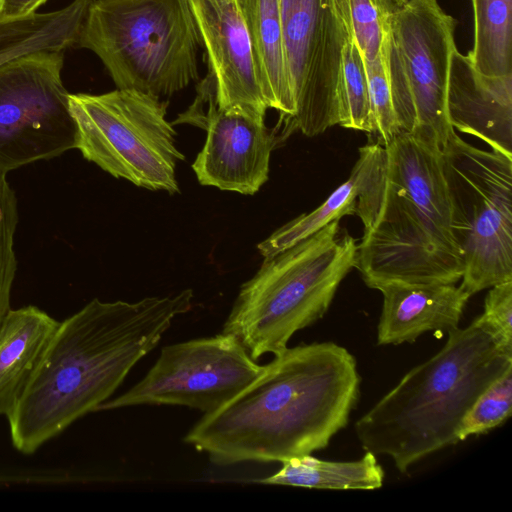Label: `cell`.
<instances>
[{
  "label": "cell",
  "instance_id": "44dd1931",
  "mask_svg": "<svg viewBox=\"0 0 512 512\" xmlns=\"http://www.w3.org/2000/svg\"><path fill=\"white\" fill-rule=\"evenodd\" d=\"M281 463L276 473L255 482L310 489L374 490L383 485L385 476L376 455L370 451L355 461H325L310 454Z\"/></svg>",
  "mask_w": 512,
  "mask_h": 512
},
{
  "label": "cell",
  "instance_id": "4fadbf2b",
  "mask_svg": "<svg viewBox=\"0 0 512 512\" xmlns=\"http://www.w3.org/2000/svg\"><path fill=\"white\" fill-rule=\"evenodd\" d=\"M196 98L207 105L206 111L191 106L174 123L189 122L207 131L192 164L198 182L254 195L269 179L271 153L278 141L275 130L265 125L266 112L219 108L209 74L199 84Z\"/></svg>",
  "mask_w": 512,
  "mask_h": 512
},
{
  "label": "cell",
  "instance_id": "277c9868",
  "mask_svg": "<svg viewBox=\"0 0 512 512\" xmlns=\"http://www.w3.org/2000/svg\"><path fill=\"white\" fill-rule=\"evenodd\" d=\"M512 367L478 316L448 333L433 357L415 366L355 423L362 447L387 455L401 473L458 441L461 422L480 394Z\"/></svg>",
  "mask_w": 512,
  "mask_h": 512
},
{
  "label": "cell",
  "instance_id": "d6986e66",
  "mask_svg": "<svg viewBox=\"0 0 512 512\" xmlns=\"http://www.w3.org/2000/svg\"><path fill=\"white\" fill-rule=\"evenodd\" d=\"M248 34L265 103L284 124L295 115L286 63L280 0H236Z\"/></svg>",
  "mask_w": 512,
  "mask_h": 512
},
{
  "label": "cell",
  "instance_id": "5b68a950",
  "mask_svg": "<svg viewBox=\"0 0 512 512\" xmlns=\"http://www.w3.org/2000/svg\"><path fill=\"white\" fill-rule=\"evenodd\" d=\"M356 251V239L335 220L264 258L242 284L222 333L237 338L256 361L283 351L297 331L327 312Z\"/></svg>",
  "mask_w": 512,
  "mask_h": 512
},
{
  "label": "cell",
  "instance_id": "8992f818",
  "mask_svg": "<svg viewBox=\"0 0 512 512\" xmlns=\"http://www.w3.org/2000/svg\"><path fill=\"white\" fill-rule=\"evenodd\" d=\"M78 44L118 89L170 96L198 80L203 46L190 0H94Z\"/></svg>",
  "mask_w": 512,
  "mask_h": 512
},
{
  "label": "cell",
  "instance_id": "4316f807",
  "mask_svg": "<svg viewBox=\"0 0 512 512\" xmlns=\"http://www.w3.org/2000/svg\"><path fill=\"white\" fill-rule=\"evenodd\" d=\"M369 89L370 132L383 145L400 131L396 121L384 53L373 61H365Z\"/></svg>",
  "mask_w": 512,
  "mask_h": 512
},
{
  "label": "cell",
  "instance_id": "484cf974",
  "mask_svg": "<svg viewBox=\"0 0 512 512\" xmlns=\"http://www.w3.org/2000/svg\"><path fill=\"white\" fill-rule=\"evenodd\" d=\"M18 223L17 198L0 174V327L10 311L12 285L17 270L14 236Z\"/></svg>",
  "mask_w": 512,
  "mask_h": 512
},
{
  "label": "cell",
  "instance_id": "6da1fadb",
  "mask_svg": "<svg viewBox=\"0 0 512 512\" xmlns=\"http://www.w3.org/2000/svg\"><path fill=\"white\" fill-rule=\"evenodd\" d=\"M354 356L333 342L287 347L245 389L188 431L216 465L283 462L324 449L359 397Z\"/></svg>",
  "mask_w": 512,
  "mask_h": 512
},
{
  "label": "cell",
  "instance_id": "ffe728a7",
  "mask_svg": "<svg viewBox=\"0 0 512 512\" xmlns=\"http://www.w3.org/2000/svg\"><path fill=\"white\" fill-rule=\"evenodd\" d=\"M93 1L73 0L56 11L0 19V64L40 51H66L78 43Z\"/></svg>",
  "mask_w": 512,
  "mask_h": 512
},
{
  "label": "cell",
  "instance_id": "83f0119b",
  "mask_svg": "<svg viewBox=\"0 0 512 512\" xmlns=\"http://www.w3.org/2000/svg\"><path fill=\"white\" fill-rule=\"evenodd\" d=\"M479 317L500 347L512 355V280L489 288Z\"/></svg>",
  "mask_w": 512,
  "mask_h": 512
},
{
  "label": "cell",
  "instance_id": "9c48e42d",
  "mask_svg": "<svg viewBox=\"0 0 512 512\" xmlns=\"http://www.w3.org/2000/svg\"><path fill=\"white\" fill-rule=\"evenodd\" d=\"M455 27L436 0H410L390 14L384 52L399 131L441 151L455 131L447 114Z\"/></svg>",
  "mask_w": 512,
  "mask_h": 512
},
{
  "label": "cell",
  "instance_id": "52a82bcc",
  "mask_svg": "<svg viewBox=\"0 0 512 512\" xmlns=\"http://www.w3.org/2000/svg\"><path fill=\"white\" fill-rule=\"evenodd\" d=\"M451 229L470 296L512 280V156L477 148L454 131L442 151Z\"/></svg>",
  "mask_w": 512,
  "mask_h": 512
},
{
  "label": "cell",
  "instance_id": "f546056e",
  "mask_svg": "<svg viewBox=\"0 0 512 512\" xmlns=\"http://www.w3.org/2000/svg\"><path fill=\"white\" fill-rule=\"evenodd\" d=\"M410 0H391L394 7H401L407 4Z\"/></svg>",
  "mask_w": 512,
  "mask_h": 512
},
{
  "label": "cell",
  "instance_id": "9a60e30c",
  "mask_svg": "<svg viewBox=\"0 0 512 512\" xmlns=\"http://www.w3.org/2000/svg\"><path fill=\"white\" fill-rule=\"evenodd\" d=\"M447 114L455 131L512 156V75L485 76L456 49L450 64Z\"/></svg>",
  "mask_w": 512,
  "mask_h": 512
},
{
  "label": "cell",
  "instance_id": "ba28073f",
  "mask_svg": "<svg viewBox=\"0 0 512 512\" xmlns=\"http://www.w3.org/2000/svg\"><path fill=\"white\" fill-rule=\"evenodd\" d=\"M82 156L117 179L152 191L179 193L176 131L168 102L133 89L69 94Z\"/></svg>",
  "mask_w": 512,
  "mask_h": 512
},
{
  "label": "cell",
  "instance_id": "603a6c76",
  "mask_svg": "<svg viewBox=\"0 0 512 512\" xmlns=\"http://www.w3.org/2000/svg\"><path fill=\"white\" fill-rule=\"evenodd\" d=\"M349 35L365 61H373L385 52L391 0H335Z\"/></svg>",
  "mask_w": 512,
  "mask_h": 512
},
{
  "label": "cell",
  "instance_id": "7a4b0ae2",
  "mask_svg": "<svg viewBox=\"0 0 512 512\" xmlns=\"http://www.w3.org/2000/svg\"><path fill=\"white\" fill-rule=\"evenodd\" d=\"M193 291L136 302L94 298L60 322L26 389L6 417L29 455L107 401L131 369L192 308Z\"/></svg>",
  "mask_w": 512,
  "mask_h": 512
},
{
  "label": "cell",
  "instance_id": "4dcf8cb0",
  "mask_svg": "<svg viewBox=\"0 0 512 512\" xmlns=\"http://www.w3.org/2000/svg\"><path fill=\"white\" fill-rule=\"evenodd\" d=\"M211 1H214V2H228V1H233V0H211Z\"/></svg>",
  "mask_w": 512,
  "mask_h": 512
},
{
  "label": "cell",
  "instance_id": "2e32d148",
  "mask_svg": "<svg viewBox=\"0 0 512 512\" xmlns=\"http://www.w3.org/2000/svg\"><path fill=\"white\" fill-rule=\"evenodd\" d=\"M377 290L383 296L379 345L412 343L429 331L449 333L459 327L471 297L460 286L444 283H392Z\"/></svg>",
  "mask_w": 512,
  "mask_h": 512
},
{
  "label": "cell",
  "instance_id": "e0dca14e",
  "mask_svg": "<svg viewBox=\"0 0 512 512\" xmlns=\"http://www.w3.org/2000/svg\"><path fill=\"white\" fill-rule=\"evenodd\" d=\"M386 149L376 141L359 148V157L347 180L316 209L287 222L258 245L263 257L273 256L313 235L343 216L356 214L365 224L374 194L384 178Z\"/></svg>",
  "mask_w": 512,
  "mask_h": 512
},
{
  "label": "cell",
  "instance_id": "f1b7e54d",
  "mask_svg": "<svg viewBox=\"0 0 512 512\" xmlns=\"http://www.w3.org/2000/svg\"><path fill=\"white\" fill-rule=\"evenodd\" d=\"M47 0H0V19H16L36 13Z\"/></svg>",
  "mask_w": 512,
  "mask_h": 512
},
{
  "label": "cell",
  "instance_id": "7402d4cb",
  "mask_svg": "<svg viewBox=\"0 0 512 512\" xmlns=\"http://www.w3.org/2000/svg\"><path fill=\"white\" fill-rule=\"evenodd\" d=\"M474 44L467 56L490 77L512 75V0H471Z\"/></svg>",
  "mask_w": 512,
  "mask_h": 512
},
{
  "label": "cell",
  "instance_id": "d4e9b609",
  "mask_svg": "<svg viewBox=\"0 0 512 512\" xmlns=\"http://www.w3.org/2000/svg\"><path fill=\"white\" fill-rule=\"evenodd\" d=\"M512 411V367L491 383L464 416L458 441L479 435L501 425Z\"/></svg>",
  "mask_w": 512,
  "mask_h": 512
},
{
  "label": "cell",
  "instance_id": "3957f363",
  "mask_svg": "<svg viewBox=\"0 0 512 512\" xmlns=\"http://www.w3.org/2000/svg\"><path fill=\"white\" fill-rule=\"evenodd\" d=\"M384 146V182L354 268L372 289L456 284L463 261L451 229L442 151L404 132Z\"/></svg>",
  "mask_w": 512,
  "mask_h": 512
},
{
  "label": "cell",
  "instance_id": "8fae6325",
  "mask_svg": "<svg viewBox=\"0 0 512 512\" xmlns=\"http://www.w3.org/2000/svg\"><path fill=\"white\" fill-rule=\"evenodd\" d=\"M262 370L237 338L222 332L170 344L139 382L97 411L179 405L208 414L238 395Z\"/></svg>",
  "mask_w": 512,
  "mask_h": 512
},
{
  "label": "cell",
  "instance_id": "ac0fdd59",
  "mask_svg": "<svg viewBox=\"0 0 512 512\" xmlns=\"http://www.w3.org/2000/svg\"><path fill=\"white\" fill-rule=\"evenodd\" d=\"M59 323L34 305L8 312L0 327V416L16 406Z\"/></svg>",
  "mask_w": 512,
  "mask_h": 512
},
{
  "label": "cell",
  "instance_id": "cb8c5ba5",
  "mask_svg": "<svg viewBox=\"0 0 512 512\" xmlns=\"http://www.w3.org/2000/svg\"><path fill=\"white\" fill-rule=\"evenodd\" d=\"M369 115V89L365 60L348 33L341 63L339 125L369 134Z\"/></svg>",
  "mask_w": 512,
  "mask_h": 512
},
{
  "label": "cell",
  "instance_id": "30bf717a",
  "mask_svg": "<svg viewBox=\"0 0 512 512\" xmlns=\"http://www.w3.org/2000/svg\"><path fill=\"white\" fill-rule=\"evenodd\" d=\"M64 54L40 51L0 64V174L76 149Z\"/></svg>",
  "mask_w": 512,
  "mask_h": 512
},
{
  "label": "cell",
  "instance_id": "7c38bea8",
  "mask_svg": "<svg viewBox=\"0 0 512 512\" xmlns=\"http://www.w3.org/2000/svg\"><path fill=\"white\" fill-rule=\"evenodd\" d=\"M295 115L285 131L317 136L339 125L342 53L348 32L335 0H280Z\"/></svg>",
  "mask_w": 512,
  "mask_h": 512
},
{
  "label": "cell",
  "instance_id": "5bb4252c",
  "mask_svg": "<svg viewBox=\"0 0 512 512\" xmlns=\"http://www.w3.org/2000/svg\"><path fill=\"white\" fill-rule=\"evenodd\" d=\"M221 109L266 112L248 34L236 0H190Z\"/></svg>",
  "mask_w": 512,
  "mask_h": 512
}]
</instances>
